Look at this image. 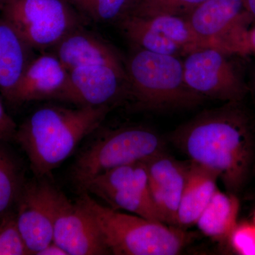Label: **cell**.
<instances>
[{
    "instance_id": "obj_10",
    "label": "cell",
    "mask_w": 255,
    "mask_h": 255,
    "mask_svg": "<svg viewBox=\"0 0 255 255\" xmlns=\"http://www.w3.org/2000/svg\"><path fill=\"white\" fill-rule=\"evenodd\" d=\"M68 72V82L58 100L79 107H108L113 109L129 97L125 68L89 65Z\"/></svg>"
},
{
    "instance_id": "obj_24",
    "label": "cell",
    "mask_w": 255,
    "mask_h": 255,
    "mask_svg": "<svg viewBox=\"0 0 255 255\" xmlns=\"http://www.w3.org/2000/svg\"><path fill=\"white\" fill-rule=\"evenodd\" d=\"M31 255L12 212L0 220V255Z\"/></svg>"
},
{
    "instance_id": "obj_31",
    "label": "cell",
    "mask_w": 255,
    "mask_h": 255,
    "mask_svg": "<svg viewBox=\"0 0 255 255\" xmlns=\"http://www.w3.org/2000/svg\"><path fill=\"white\" fill-rule=\"evenodd\" d=\"M253 91H254V94L255 95V75L254 76V80H253Z\"/></svg>"
},
{
    "instance_id": "obj_28",
    "label": "cell",
    "mask_w": 255,
    "mask_h": 255,
    "mask_svg": "<svg viewBox=\"0 0 255 255\" xmlns=\"http://www.w3.org/2000/svg\"><path fill=\"white\" fill-rule=\"evenodd\" d=\"M37 255H68L63 248H60L55 243H51L46 248L38 252Z\"/></svg>"
},
{
    "instance_id": "obj_11",
    "label": "cell",
    "mask_w": 255,
    "mask_h": 255,
    "mask_svg": "<svg viewBox=\"0 0 255 255\" xmlns=\"http://www.w3.org/2000/svg\"><path fill=\"white\" fill-rule=\"evenodd\" d=\"M53 185L44 177L25 182L16 201V223L31 255L53 243Z\"/></svg>"
},
{
    "instance_id": "obj_26",
    "label": "cell",
    "mask_w": 255,
    "mask_h": 255,
    "mask_svg": "<svg viewBox=\"0 0 255 255\" xmlns=\"http://www.w3.org/2000/svg\"><path fill=\"white\" fill-rule=\"evenodd\" d=\"M250 24L241 26L229 37L226 46L228 55H255V24L252 27Z\"/></svg>"
},
{
    "instance_id": "obj_3",
    "label": "cell",
    "mask_w": 255,
    "mask_h": 255,
    "mask_svg": "<svg viewBox=\"0 0 255 255\" xmlns=\"http://www.w3.org/2000/svg\"><path fill=\"white\" fill-rule=\"evenodd\" d=\"M78 201L93 216L111 254L175 255L190 241V235L182 228L119 212L102 205L86 191Z\"/></svg>"
},
{
    "instance_id": "obj_19",
    "label": "cell",
    "mask_w": 255,
    "mask_h": 255,
    "mask_svg": "<svg viewBox=\"0 0 255 255\" xmlns=\"http://www.w3.org/2000/svg\"><path fill=\"white\" fill-rule=\"evenodd\" d=\"M121 26L126 36L139 48L159 54L177 57L185 54L180 47L147 26L139 16L126 14L121 18Z\"/></svg>"
},
{
    "instance_id": "obj_15",
    "label": "cell",
    "mask_w": 255,
    "mask_h": 255,
    "mask_svg": "<svg viewBox=\"0 0 255 255\" xmlns=\"http://www.w3.org/2000/svg\"><path fill=\"white\" fill-rule=\"evenodd\" d=\"M53 48V53L68 71L89 65L125 68L118 52L110 43L82 26L67 34Z\"/></svg>"
},
{
    "instance_id": "obj_2",
    "label": "cell",
    "mask_w": 255,
    "mask_h": 255,
    "mask_svg": "<svg viewBox=\"0 0 255 255\" xmlns=\"http://www.w3.org/2000/svg\"><path fill=\"white\" fill-rule=\"evenodd\" d=\"M112 108L44 106L17 127L14 140L24 151L37 178L48 175L95 131Z\"/></svg>"
},
{
    "instance_id": "obj_32",
    "label": "cell",
    "mask_w": 255,
    "mask_h": 255,
    "mask_svg": "<svg viewBox=\"0 0 255 255\" xmlns=\"http://www.w3.org/2000/svg\"><path fill=\"white\" fill-rule=\"evenodd\" d=\"M253 223H254L255 224V215H254V221H253Z\"/></svg>"
},
{
    "instance_id": "obj_16",
    "label": "cell",
    "mask_w": 255,
    "mask_h": 255,
    "mask_svg": "<svg viewBox=\"0 0 255 255\" xmlns=\"http://www.w3.org/2000/svg\"><path fill=\"white\" fill-rule=\"evenodd\" d=\"M33 50L17 30L0 16V92L10 102L34 58Z\"/></svg>"
},
{
    "instance_id": "obj_23",
    "label": "cell",
    "mask_w": 255,
    "mask_h": 255,
    "mask_svg": "<svg viewBox=\"0 0 255 255\" xmlns=\"http://www.w3.org/2000/svg\"><path fill=\"white\" fill-rule=\"evenodd\" d=\"M75 9L97 22L122 18L128 12L131 0H68Z\"/></svg>"
},
{
    "instance_id": "obj_27",
    "label": "cell",
    "mask_w": 255,
    "mask_h": 255,
    "mask_svg": "<svg viewBox=\"0 0 255 255\" xmlns=\"http://www.w3.org/2000/svg\"><path fill=\"white\" fill-rule=\"evenodd\" d=\"M17 127L12 118L6 113L0 100V140L10 142L14 140Z\"/></svg>"
},
{
    "instance_id": "obj_13",
    "label": "cell",
    "mask_w": 255,
    "mask_h": 255,
    "mask_svg": "<svg viewBox=\"0 0 255 255\" xmlns=\"http://www.w3.org/2000/svg\"><path fill=\"white\" fill-rule=\"evenodd\" d=\"M184 18L211 48L223 53L228 37L243 25L253 23L243 0H206Z\"/></svg>"
},
{
    "instance_id": "obj_17",
    "label": "cell",
    "mask_w": 255,
    "mask_h": 255,
    "mask_svg": "<svg viewBox=\"0 0 255 255\" xmlns=\"http://www.w3.org/2000/svg\"><path fill=\"white\" fill-rule=\"evenodd\" d=\"M217 174L191 162L177 211V227L187 228L196 221L218 189Z\"/></svg>"
},
{
    "instance_id": "obj_14",
    "label": "cell",
    "mask_w": 255,
    "mask_h": 255,
    "mask_svg": "<svg viewBox=\"0 0 255 255\" xmlns=\"http://www.w3.org/2000/svg\"><path fill=\"white\" fill-rule=\"evenodd\" d=\"M69 72L54 53L33 58L23 73L12 103L57 100L68 82Z\"/></svg>"
},
{
    "instance_id": "obj_20",
    "label": "cell",
    "mask_w": 255,
    "mask_h": 255,
    "mask_svg": "<svg viewBox=\"0 0 255 255\" xmlns=\"http://www.w3.org/2000/svg\"><path fill=\"white\" fill-rule=\"evenodd\" d=\"M140 18L147 26L180 47L186 55L197 50L212 48L207 41L196 34L185 18L168 15Z\"/></svg>"
},
{
    "instance_id": "obj_7",
    "label": "cell",
    "mask_w": 255,
    "mask_h": 255,
    "mask_svg": "<svg viewBox=\"0 0 255 255\" xmlns=\"http://www.w3.org/2000/svg\"><path fill=\"white\" fill-rule=\"evenodd\" d=\"M84 191L105 201L112 209L163 223L151 196L145 161L104 172L87 182Z\"/></svg>"
},
{
    "instance_id": "obj_29",
    "label": "cell",
    "mask_w": 255,
    "mask_h": 255,
    "mask_svg": "<svg viewBox=\"0 0 255 255\" xmlns=\"http://www.w3.org/2000/svg\"><path fill=\"white\" fill-rule=\"evenodd\" d=\"M247 12L252 18L253 23H255V0H243Z\"/></svg>"
},
{
    "instance_id": "obj_18",
    "label": "cell",
    "mask_w": 255,
    "mask_h": 255,
    "mask_svg": "<svg viewBox=\"0 0 255 255\" xmlns=\"http://www.w3.org/2000/svg\"><path fill=\"white\" fill-rule=\"evenodd\" d=\"M239 210L237 195L217 189L196 225L208 237L217 241H226L238 224Z\"/></svg>"
},
{
    "instance_id": "obj_25",
    "label": "cell",
    "mask_w": 255,
    "mask_h": 255,
    "mask_svg": "<svg viewBox=\"0 0 255 255\" xmlns=\"http://www.w3.org/2000/svg\"><path fill=\"white\" fill-rule=\"evenodd\" d=\"M233 251L241 255H255V224L238 223L228 238Z\"/></svg>"
},
{
    "instance_id": "obj_6",
    "label": "cell",
    "mask_w": 255,
    "mask_h": 255,
    "mask_svg": "<svg viewBox=\"0 0 255 255\" xmlns=\"http://www.w3.org/2000/svg\"><path fill=\"white\" fill-rule=\"evenodd\" d=\"M0 9L1 16L33 49L53 48L81 26L76 9L68 0H7Z\"/></svg>"
},
{
    "instance_id": "obj_12",
    "label": "cell",
    "mask_w": 255,
    "mask_h": 255,
    "mask_svg": "<svg viewBox=\"0 0 255 255\" xmlns=\"http://www.w3.org/2000/svg\"><path fill=\"white\" fill-rule=\"evenodd\" d=\"M145 162L151 196L162 222L177 227V211L189 164L183 163L164 151Z\"/></svg>"
},
{
    "instance_id": "obj_1",
    "label": "cell",
    "mask_w": 255,
    "mask_h": 255,
    "mask_svg": "<svg viewBox=\"0 0 255 255\" xmlns=\"http://www.w3.org/2000/svg\"><path fill=\"white\" fill-rule=\"evenodd\" d=\"M241 103L203 112L170 137L191 162L214 172L236 195L249 180L255 159L254 127Z\"/></svg>"
},
{
    "instance_id": "obj_21",
    "label": "cell",
    "mask_w": 255,
    "mask_h": 255,
    "mask_svg": "<svg viewBox=\"0 0 255 255\" xmlns=\"http://www.w3.org/2000/svg\"><path fill=\"white\" fill-rule=\"evenodd\" d=\"M0 140V220L11 212L26 180L22 169Z\"/></svg>"
},
{
    "instance_id": "obj_22",
    "label": "cell",
    "mask_w": 255,
    "mask_h": 255,
    "mask_svg": "<svg viewBox=\"0 0 255 255\" xmlns=\"http://www.w3.org/2000/svg\"><path fill=\"white\" fill-rule=\"evenodd\" d=\"M206 0H135L127 14L140 17L168 16L186 17Z\"/></svg>"
},
{
    "instance_id": "obj_9",
    "label": "cell",
    "mask_w": 255,
    "mask_h": 255,
    "mask_svg": "<svg viewBox=\"0 0 255 255\" xmlns=\"http://www.w3.org/2000/svg\"><path fill=\"white\" fill-rule=\"evenodd\" d=\"M53 243L68 255H110L95 219L78 200L75 203L53 185Z\"/></svg>"
},
{
    "instance_id": "obj_4",
    "label": "cell",
    "mask_w": 255,
    "mask_h": 255,
    "mask_svg": "<svg viewBox=\"0 0 255 255\" xmlns=\"http://www.w3.org/2000/svg\"><path fill=\"white\" fill-rule=\"evenodd\" d=\"M124 64L129 97L140 108L188 109L205 100L186 83L183 62L179 57L159 54L136 46Z\"/></svg>"
},
{
    "instance_id": "obj_5",
    "label": "cell",
    "mask_w": 255,
    "mask_h": 255,
    "mask_svg": "<svg viewBox=\"0 0 255 255\" xmlns=\"http://www.w3.org/2000/svg\"><path fill=\"white\" fill-rule=\"evenodd\" d=\"M162 139L142 127L120 128L100 135L80 151L70 169V178L82 192L87 182L104 172L147 160L163 150Z\"/></svg>"
},
{
    "instance_id": "obj_8",
    "label": "cell",
    "mask_w": 255,
    "mask_h": 255,
    "mask_svg": "<svg viewBox=\"0 0 255 255\" xmlns=\"http://www.w3.org/2000/svg\"><path fill=\"white\" fill-rule=\"evenodd\" d=\"M226 56L210 48L189 53L183 62L188 86L205 99L241 102L249 89Z\"/></svg>"
},
{
    "instance_id": "obj_30",
    "label": "cell",
    "mask_w": 255,
    "mask_h": 255,
    "mask_svg": "<svg viewBox=\"0 0 255 255\" xmlns=\"http://www.w3.org/2000/svg\"><path fill=\"white\" fill-rule=\"evenodd\" d=\"M6 1H7V0H0V7H1V6H2Z\"/></svg>"
}]
</instances>
